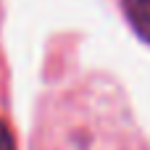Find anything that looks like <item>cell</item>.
<instances>
[{"label": "cell", "mask_w": 150, "mask_h": 150, "mask_svg": "<svg viewBox=\"0 0 150 150\" xmlns=\"http://www.w3.org/2000/svg\"><path fill=\"white\" fill-rule=\"evenodd\" d=\"M34 150H145L119 92L82 82L42 100Z\"/></svg>", "instance_id": "1"}, {"label": "cell", "mask_w": 150, "mask_h": 150, "mask_svg": "<svg viewBox=\"0 0 150 150\" xmlns=\"http://www.w3.org/2000/svg\"><path fill=\"white\" fill-rule=\"evenodd\" d=\"M124 8L140 34L150 40V0H124Z\"/></svg>", "instance_id": "2"}, {"label": "cell", "mask_w": 150, "mask_h": 150, "mask_svg": "<svg viewBox=\"0 0 150 150\" xmlns=\"http://www.w3.org/2000/svg\"><path fill=\"white\" fill-rule=\"evenodd\" d=\"M0 150H13V137L3 124H0Z\"/></svg>", "instance_id": "3"}]
</instances>
